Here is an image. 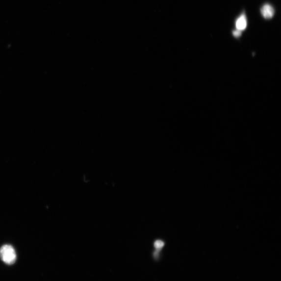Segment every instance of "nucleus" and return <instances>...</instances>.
Instances as JSON below:
<instances>
[{"mask_svg":"<svg viewBox=\"0 0 281 281\" xmlns=\"http://www.w3.org/2000/svg\"><path fill=\"white\" fill-rule=\"evenodd\" d=\"M261 13L264 18L266 19H270L273 18L274 15V8L270 4H266L261 7Z\"/></svg>","mask_w":281,"mask_h":281,"instance_id":"nucleus-2","label":"nucleus"},{"mask_svg":"<svg viewBox=\"0 0 281 281\" xmlns=\"http://www.w3.org/2000/svg\"><path fill=\"white\" fill-rule=\"evenodd\" d=\"M16 254L13 247L4 245L0 249V259L8 265H12L16 262Z\"/></svg>","mask_w":281,"mask_h":281,"instance_id":"nucleus-1","label":"nucleus"},{"mask_svg":"<svg viewBox=\"0 0 281 281\" xmlns=\"http://www.w3.org/2000/svg\"><path fill=\"white\" fill-rule=\"evenodd\" d=\"M247 25H248V22H247L246 16L245 14H243L236 21V29L242 31L246 28Z\"/></svg>","mask_w":281,"mask_h":281,"instance_id":"nucleus-3","label":"nucleus"},{"mask_svg":"<svg viewBox=\"0 0 281 281\" xmlns=\"http://www.w3.org/2000/svg\"><path fill=\"white\" fill-rule=\"evenodd\" d=\"M233 35L236 38L240 37L242 35L241 31L235 30L233 31Z\"/></svg>","mask_w":281,"mask_h":281,"instance_id":"nucleus-5","label":"nucleus"},{"mask_svg":"<svg viewBox=\"0 0 281 281\" xmlns=\"http://www.w3.org/2000/svg\"><path fill=\"white\" fill-rule=\"evenodd\" d=\"M165 245V243L164 241L156 240L154 243V246L156 250L155 254H158L164 248Z\"/></svg>","mask_w":281,"mask_h":281,"instance_id":"nucleus-4","label":"nucleus"}]
</instances>
